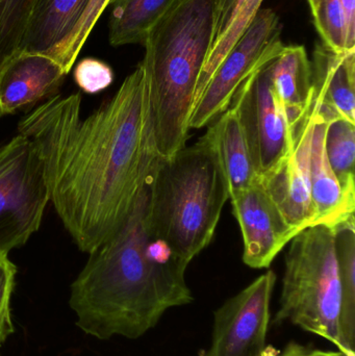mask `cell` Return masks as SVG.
Listing matches in <instances>:
<instances>
[{"mask_svg":"<svg viewBox=\"0 0 355 356\" xmlns=\"http://www.w3.org/2000/svg\"><path fill=\"white\" fill-rule=\"evenodd\" d=\"M18 131L39 154L65 228L89 254L126 221L158 156L142 63L85 118L81 94L54 95L21 119Z\"/></svg>","mask_w":355,"mask_h":356,"instance_id":"cell-1","label":"cell"},{"mask_svg":"<svg viewBox=\"0 0 355 356\" xmlns=\"http://www.w3.org/2000/svg\"><path fill=\"white\" fill-rule=\"evenodd\" d=\"M151 173L120 229L90 253L71 286L76 326L100 341L137 340L156 327L167 309L193 301L187 264L150 226Z\"/></svg>","mask_w":355,"mask_h":356,"instance_id":"cell-2","label":"cell"},{"mask_svg":"<svg viewBox=\"0 0 355 356\" xmlns=\"http://www.w3.org/2000/svg\"><path fill=\"white\" fill-rule=\"evenodd\" d=\"M221 0H179L148 33L142 65L154 148L160 158L183 149L198 79L214 39Z\"/></svg>","mask_w":355,"mask_h":356,"instance_id":"cell-3","label":"cell"},{"mask_svg":"<svg viewBox=\"0 0 355 356\" xmlns=\"http://www.w3.org/2000/svg\"><path fill=\"white\" fill-rule=\"evenodd\" d=\"M229 199L212 125L194 145L158 156L151 175L152 232L189 265L212 242Z\"/></svg>","mask_w":355,"mask_h":356,"instance_id":"cell-4","label":"cell"},{"mask_svg":"<svg viewBox=\"0 0 355 356\" xmlns=\"http://www.w3.org/2000/svg\"><path fill=\"white\" fill-rule=\"evenodd\" d=\"M341 305L335 230L327 225L306 227L292 238L286 255L283 290L273 323L290 321L341 351Z\"/></svg>","mask_w":355,"mask_h":356,"instance_id":"cell-5","label":"cell"},{"mask_svg":"<svg viewBox=\"0 0 355 356\" xmlns=\"http://www.w3.org/2000/svg\"><path fill=\"white\" fill-rule=\"evenodd\" d=\"M49 201L39 154L19 134L0 147V253L8 254L29 240Z\"/></svg>","mask_w":355,"mask_h":356,"instance_id":"cell-6","label":"cell"},{"mask_svg":"<svg viewBox=\"0 0 355 356\" xmlns=\"http://www.w3.org/2000/svg\"><path fill=\"white\" fill-rule=\"evenodd\" d=\"M281 31L274 10L261 8L204 88L192 110L190 129L206 127L227 110L246 79L283 50Z\"/></svg>","mask_w":355,"mask_h":356,"instance_id":"cell-7","label":"cell"},{"mask_svg":"<svg viewBox=\"0 0 355 356\" xmlns=\"http://www.w3.org/2000/svg\"><path fill=\"white\" fill-rule=\"evenodd\" d=\"M268 63L246 79L231 102L239 115L252 164L260 178L291 152L295 141L287 117L273 95Z\"/></svg>","mask_w":355,"mask_h":356,"instance_id":"cell-8","label":"cell"},{"mask_svg":"<svg viewBox=\"0 0 355 356\" xmlns=\"http://www.w3.org/2000/svg\"><path fill=\"white\" fill-rule=\"evenodd\" d=\"M274 272L256 278L214 313L212 340L199 356H262L270 324Z\"/></svg>","mask_w":355,"mask_h":356,"instance_id":"cell-9","label":"cell"},{"mask_svg":"<svg viewBox=\"0 0 355 356\" xmlns=\"http://www.w3.org/2000/svg\"><path fill=\"white\" fill-rule=\"evenodd\" d=\"M229 199L243 234L244 263L254 269L270 267L299 232L288 224L260 181L231 193Z\"/></svg>","mask_w":355,"mask_h":356,"instance_id":"cell-10","label":"cell"},{"mask_svg":"<svg viewBox=\"0 0 355 356\" xmlns=\"http://www.w3.org/2000/svg\"><path fill=\"white\" fill-rule=\"evenodd\" d=\"M314 124L313 106L295 136L293 149L272 170L260 178L267 194L279 207L288 224L297 232L314 225L310 181Z\"/></svg>","mask_w":355,"mask_h":356,"instance_id":"cell-11","label":"cell"},{"mask_svg":"<svg viewBox=\"0 0 355 356\" xmlns=\"http://www.w3.org/2000/svg\"><path fill=\"white\" fill-rule=\"evenodd\" d=\"M66 75L60 64L45 54H17L0 68V116L52 97Z\"/></svg>","mask_w":355,"mask_h":356,"instance_id":"cell-12","label":"cell"},{"mask_svg":"<svg viewBox=\"0 0 355 356\" xmlns=\"http://www.w3.org/2000/svg\"><path fill=\"white\" fill-rule=\"evenodd\" d=\"M313 83L315 106L327 122L340 117L355 124V50L338 54L317 43Z\"/></svg>","mask_w":355,"mask_h":356,"instance_id":"cell-13","label":"cell"},{"mask_svg":"<svg viewBox=\"0 0 355 356\" xmlns=\"http://www.w3.org/2000/svg\"><path fill=\"white\" fill-rule=\"evenodd\" d=\"M267 67L273 95L296 136L315 99L313 68L306 49L302 45H285Z\"/></svg>","mask_w":355,"mask_h":356,"instance_id":"cell-14","label":"cell"},{"mask_svg":"<svg viewBox=\"0 0 355 356\" xmlns=\"http://www.w3.org/2000/svg\"><path fill=\"white\" fill-rule=\"evenodd\" d=\"M313 106L315 124L311 149L310 181L314 225L333 228L354 217L355 198L348 196L342 190L341 184L329 165L325 152L327 121L319 114L315 104Z\"/></svg>","mask_w":355,"mask_h":356,"instance_id":"cell-15","label":"cell"},{"mask_svg":"<svg viewBox=\"0 0 355 356\" xmlns=\"http://www.w3.org/2000/svg\"><path fill=\"white\" fill-rule=\"evenodd\" d=\"M90 0H38L22 51L50 56L83 16Z\"/></svg>","mask_w":355,"mask_h":356,"instance_id":"cell-16","label":"cell"},{"mask_svg":"<svg viewBox=\"0 0 355 356\" xmlns=\"http://www.w3.org/2000/svg\"><path fill=\"white\" fill-rule=\"evenodd\" d=\"M263 1L264 0H221L214 39L198 79L193 108L219 65L261 10Z\"/></svg>","mask_w":355,"mask_h":356,"instance_id":"cell-17","label":"cell"},{"mask_svg":"<svg viewBox=\"0 0 355 356\" xmlns=\"http://www.w3.org/2000/svg\"><path fill=\"white\" fill-rule=\"evenodd\" d=\"M213 127L221 164L229 182V195L260 181L235 106L229 104Z\"/></svg>","mask_w":355,"mask_h":356,"instance_id":"cell-18","label":"cell"},{"mask_svg":"<svg viewBox=\"0 0 355 356\" xmlns=\"http://www.w3.org/2000/svg\"><path fill=\"white\" fill-rule=\"evenodd\" d=\"M179 0H110L108 41L112 46L142 44L152 27Z\"/></svg>","mask_w":355,"mask_h":356,"instance_id":"cell-19","label":"cell"},{"mask_svg":"<svg viewBox=\"0 0 355 356\" xmlns=\"http://www.w3.org/2000/svg\"><path fill=\"white\" fill-rule=\"evenodd\" d=\"M335 248L341 282L340 353L355 356V225L354 217L333 227Z\"/></svg>","mask_w":355,"mask_h":356,"instance_id":"cell-20","label":"cell"},{"mask_svg":"<svg viewBox=\"0 0 355 356\" xmlns=\"http://www.w3.org/2000/svg\"><path fill=\"white\" fill-rule=\"evenodd\" d=\"M325 152L333 173L348 196L355 198V124L338 118L327 122Z\"/></svg>","mask_w":355,"mask_h":356,"instance_id":"cell-21","label":"cell"},{"mask_svg":"<svg viewBox=\"0 0 355 356\" xmlns=\"http://www.w3.org/2000/svg\"><path fill=\"white\" fill-rule=\"evenodd\" d=\"M38 0H0V68L22 51Z\"/></svg>","mask_w":355,"mask_h":356,"instance_id":"cell-22","label":"cell"},{"mask_svg":"<svg viewBox=\"0 0 355 356\" xmlns=\"http://www.w3.org/2000/svg\"><path fill=\"white\" fill-rule=\"evenodd\" d=\"M110 1V0H90L83 16L70 35L62 43L58 44L50 54V58L60 64L66 74L74 66L79 52L83 49L90 33L93 31L102 13L108 8Z\"/></svg>","mask_w":355,"mask_h":356,"instance_id":"cell-23","label":"cell"},{"mask_svg":"<svg viewBox=\"0 0 355 356\" xmlns=\"http://www.w3.org/2000/svg\"><path fill=\"white\" fill-rule=\"evenodd\" d=\"M313 19L324 45L338 54L350 51L347 23L340 0H321Z\"/></svg>","mask_w":355,"mask_h":356,"instance_id":"cell-24","label":"cell"},{"mask_svg":"<svg viewBox=\"0 0 355 356\" xmlns=\"http://www.w3.org/2000/svg\"><path fill=\"white\" fill-rule=\"evenodd\" d=\"M73 77L81 91L87 94H97L112 85L114 71L104 60L85 58L77 63Z\"/></svg>","mask_w":355,"mask_h":356,"instance_id":"cell-25","label":"cell"},{"mask_svg":"<svg viewBox=\"0 0 355 356\" xmlns=\"http://www.w3.org/2000/svg\"><path fill=\"white\" fill-rule=\"evenodd\" d=\"M16 274V266L8 254L0 253V349L15 332L10 302Z\"/></svg>","mask_w":355,"mask_h":356,"instance_id":"cell-26","label":"cell"},{"mask_svg":"<svg viewBox=\"0 0 355 356\" xmlns=\"http://www.w3.org/2000/svg\"><path fill=\"white\" fill-rule=\"evenodd\" d=\"M347 23L348 49L355 50V0H340Z\"/></svg>","mask_w":355,"mask_h":356,"instance_id":"cell-27","label":"cell"},{"mask_svg":"<svg viewBox=\"0 0 355 356\" xmlns=\"http://www.w3.org/2000/svg\"><path fill=\"white\" fill-rule=\"evenodd\" d=\"M265 356H313V349L296 342H291L281 353H279L273 346H267Z\"/></svg>","mask_w":355,"mask_h":356,"instance_id":"cell-28","label":"cell"},{"mask_svg":"<svg viewBox=\"0 0 355 356\" xmlns=\"http://www.w3.org/2000/svg\"><path fill=\"white\" fill-rule=\"evenodd\" d=\"M313 356H347L340 351H324L319 349H313Z\"/></svg>","mask_w":355,"mask_h":356,"instance_id":"cell-29","label":"cell"},{"mask_svg":"<svg viewBox=\"0 0 355 356\" xmlns=\"http://www.w3.org/2000/svg\"><path fill=\"white\" fill-rule=\"evenodd\" d=\"M321 0H308V6H310L311 13L312 16L314 17L316 15L317 10H318L319 4H320Z\"/></svg>","mask_w":355,"mask_h":356,"instance_id":"cell-30","label":"cell"},{"mask_svg":"<svg viewBox=\"0 0 355 356\" xmlns=\"http://www.w3.org/2000/svg\"><path fill=\"white\" fill-rule=\"evenodd\" d=\"M262 356H265V351H264V353H263V355Z\"/></svg>","mask_w":355,"mask_h":356,"instance_id":"cell-31","label":"cell"}]
</instances>
